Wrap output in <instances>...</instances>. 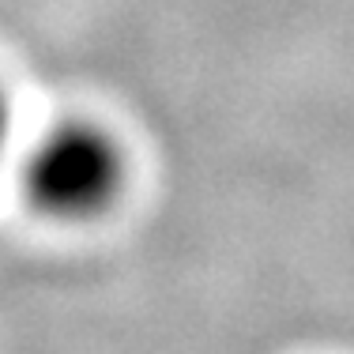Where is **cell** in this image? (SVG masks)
<instances>
[{"mask_svg": "<svg viewBox=\"0 0 354 354\" xmlns=\"http://www.w3.org/2000/svg\"><path fill=\"white\" fill-rule=\"evenodd\" d=\"M129 162L113 132L95 121H57L27 147L19 166L23 196L57 223H87L113 207Z\"/></svg>", "mask_w": 354, "mask_h": 354, "instance_id": "cell-1", "label": "cell"}, {"mask_svg": "<svg viewBox=\"0 0 354 354\" xmlns=\"http://www.w3.org/2000/svg\"><path fill=\"white\" fill-rule=\"evenodd\" d=\"M8 147H12V109H8V98L0 91V162H4Z\"/></svg>", "mask_w": 354, "mask_h": 354, "instance_id": "cell-2", "label": "cell"}]
</instances>
